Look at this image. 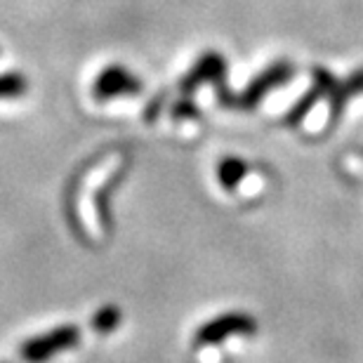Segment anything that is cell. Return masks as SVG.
<instances>
[{
	"label": "cell",
	"mask_w": 363,
	"mask_h": 363,
	"mask_svg": "<svg viewBox=\"0 0 363 363\" xmlns=\"http://www.w3.org/2000/svg\"><path fill=\"white\" fill-rule=\"evenodd\" d=\"M78 340V330L76 328H60L55 333H48L45 337L31 340L28 345H24L21 350V357L26 359V363H43L52 354L67 350V347L76 345Z\"/></svg>",
	"instance_id": "1"
},
{
	"label": "cell",
	"mask_w": 363,
	"mask_h": 363,
	"mask_svg": "<svg viewBox=\"0 0 363 363\" xmlns=\"http://www.w3.org/2000/svg\"><path fill=\"white\" fill-rule=\"evenodd\" d=\"M255 330V325L248 316H227V318H220V321H215L213 325H208V328H203L199 333V345H203L208 340V342H217L222 335H229V333H250Z\"/></svg>",
	"instance_id": "3"
},
{
	"label": "cell",
	"mask_w": 363,
	"mask_h": 363,
	"mask_svg": "<svg viewBox=\"0 0 363 363\" xmlns=\"http://www.w3.org/2000/svg\"><path fill=\"white\" fill-rule=\"evenodd\" d=\"M137 90H140V83L135 81L133 74H128V71L121 67L106 69L97 81L99 99L113 97V94H118V92H137Z\"/></svg>",
	"instance_id": "2"
}]
</instances>
